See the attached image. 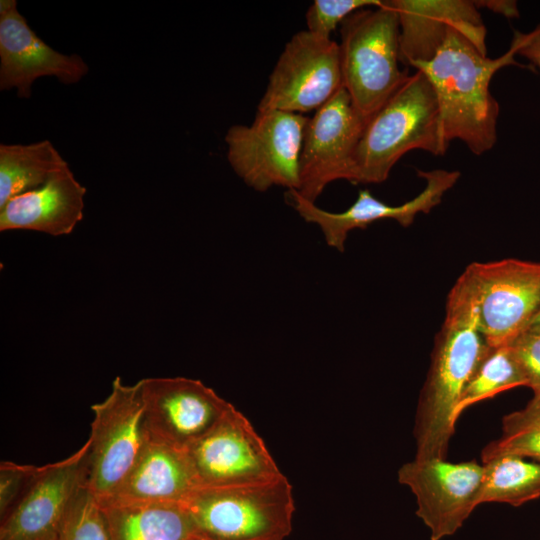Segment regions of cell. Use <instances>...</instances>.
Instances as JSON below:
<instances>
[{
  "instance_id": "26",
  "label": "cell",
  "mask_w": 540,
  "mask_h": 540,
  "mask_svg": "<svg viewBox=\"0 0 540 540\" xmlns=\"http://www.w3.org/2000/svg\"><path fill=\"white\" fill-rule=\"evenodd\" d=\"M383 1L378 0H315L306 12L307 31L331 39V33L353 12L377 7Z\"/></svg>"
},
{
  "instance_id": "22",
  "label": "cell",
  "mask_w": 540,
  "mask_h": 540,
  "mask_svg": "<svg viewBox=\"0 0 540 540\" xmlns=\"http://www.w3.org/2000/svg\"><path fill=\"white\" fill-rule=\"evenodd\" d=\"M479 505L505 503L520 506L540 497V462L503 455L483 462Z\"/></svg>"
},
{
  "instance_id": "11",
  "label": "cell",
  "mask_w": 540,
  "mask_h": 540,
  "mask_svg": "<svg viewBox=\"0 0 540 540\" xmlns=\"http://www.w3.org/2000/svg\"><path fill=\"white\" fill-rule=\"evenodd\" d=\"M484 474L476 461L449 462L445 458H414L397 472L398 482L416 499V515L429 530L430 540L455 534L479 506Z\"/></svg>"
},
{
  "instance_id": "20",
  "label": "cell",
  "mask_w": 540,
  "mask_h": 540,
  "mask_svg": "<svg viewBox=\"0 0 540 540\" xmlns=\"http://www.w3.org/2000/svg\"><path fill=\"white\" fill-rule=\"evenodd\" d=\"M109 540H203L181 503L99 501Z\"/></svg>"
},
{
  "instance_id": "21",
  "label": "cell",
  "mask_w": 540,
  "mask_h": 540,
  "mask_svg": "<svg viewBox=\"0 0 540 540\" xmlns=\"http://www.w3.org/2000/svg\"><path fill=\"white\" fill-rule=\"evenodd\" d=\"M49 140L0 145V208L11 198L36 189L68 167Z\"/></svg>"
},
{
  "instance_id": "25",
  "label": "cell",
  "mask_w": 540,
  "mask_h": 540,
  "mask_svg": "<svg viewBox=\"0 0 540 540\" xmlns=\"http://www.w3.org/2000/svg\"><path fill=\"white\" fill-rule=\"evenodd\" d=\"M57 540H109L99 501L86 485L74 500Z\"/></svg>"
},
{
  "instance_id": "19",
  "label": "cell",
  "mask_w": 540,
  "mask_h": 540,
  "mask_svg": "<svg viewBox=\"0 0 540 540\" xmlns=\"http://www.w3.org/2000/svg\"><path fill=\"white\" fill-rule=\"evenodd\" d=\"M197 487L186 450L146 431L132 471L117 494L109 499L183 503Z\"/></svg>"
},
{
  "instance_id": "32",
  "label": "cell",
  "mask_w": 540,
  "mask_h": 540,
  "mask_svg": "<svg viewBox=\"0 0 540 540\" xmlns=\"http://www.w3.org/2000/svg\"><path fill=\"white\" fill-rule=\"evenodd\" d=\"M203 540H211V539H203Z\"/></svg>"
},
{
  "instance_id": "9",
  "label": "cell",
  "mask_w": 540,
  "mask_h": 540,
  "mask_svg": "<svg viewBox=\"0 0 540 540\" xmlns=\"http://www.w3.org/2000/svg\"><path fill=\"white\" fill-rule=\"evenodd\" d=\"M481 332L490 348L510 345L540 309V262L508 258L473 262Z\"/></svg>"
},
{
  "instance_id": "4",
  "label": "cell",
  "mask_w": 540,
  "mask_h": 540,
  "mask_svg": "<svg viewBox=\"0 0 540 540\" xmlns=\"http://www.w3.org/2000/svg\"><path fill=\"white\" fill-rule=\"evenodd\" d=\"M181 504L211 540H284L293 527V490L283 474L263 482L199 486Z\"/></svg>"
},
{
  "instance_id": "18",
  "label": "cell",
  "mask_w": 540,
  "mask_h": 540,
  "mask_svg": "<svg viewBox=\"0 0 540 540\" xmlns=\"http://www.w3.org/2000/svg\"><path fill=\"white\" fill-rule=\"evenodd\" d=\"M85 194L86 188L68 166L42 186L11 198L0 208V231L69 235L83 219Z\"/></svg>"
},
{
  "instance_id": "13",
  "label": "cell",
  "mask_w": 540,
  "mask_h": 540,
  "mask_svg": "<svg viewBox=\"0 0 540 540\" xmlns=\"http://www.w3.org/2000/svg\"><path fill=\"white\" fill-rule=\"evenodd\" d=\"M89 442L55 463L40 466L16 504L2 517L0 540H57L65 518L86 485Z\"/></svg>"
},
{
  "instance_id": "15",
  "label": "cell",
  "mask_w": 540,
  "mask_h": 540,
  "mask_svg": "<svg viewBox=\"0 0 540 540\" xmlns=\"http://www.w3.org/2000/svg\"><path fill=\"white\" fill-rule=\"evenodd\" d=\"M418 175L426 181L424 189L400 205L380 201L364 189L359 191L348 209L332 213L305 200L295 190L288 191L287 195L293 208L306 222L319 226L327 245L343 252L348 234L355 229H365L384 219H393L402 227H409L418 214H427L441 203L444 194L458 181L460 172L435 169L418 171Z\"/></svg>"
},
{
  "instance_id": "28",
  "label": "cell",
  "mask_w": 540,
  "mask_h": 540,
  "mask_svg": "<svg viewBox=\"0 0 540 540\" xmlns=\"http://www.w3.org/2000/svg\"><path fill=\"white\" fill-rule=\"evenodd\" d=\"M40 466L3 461L0 464V515L16 504L39 471Z\"/></svg>"
},
{
  "instance_id": "2",
  "label": "cell",
  "mask_w": 540,
  "mask_h": 540,
  "mask_svg": "<svg viewBox=\"0 0 540 540\" xmlns=\"http://www.w3.org/2000/svg\"><path fill=\"white\" fill-rule=\"evenodd\" d=\"M518 43L498 58L483 55L461 32L452 29L428 62L415 64L431 82L437 96L444 141L460 140L475 155L491 150L497 141L499 104L489 86L503 67L516 65Z\"/></svg>"
},
{
  "instance_id": "24",
  "label": "cell",
  "mask_w": 540,
  "mask_h": 540,
  "mask_svg": "<svg viewBox=\"0 0 540 540\" xmlns=\"http://www.w3.org/2000/svg\"><path fill=\"white\" fill-rule=\"evenodd\" d=\"M503 455L540 462V394L502 418L501 435L483 448L482 463Z\"/></svg>"
},
{
  "instance_id": "17",
  "label": "cell",
  "mask_w": 540,
  "mask_h": 540,
  "mask_svg": "<svg viewBox=\"0 0 540 540\" xmlns=\"http://www.w3.org/2000/svg\"><path fill=\"white\" fill-rule=\"evenodd\" d=\"M399 19L400 62L405 66L430 61L449 32H461L487 56L486 27L474 1L390 0Z\"/></svg>"
},
{
  "instance_id": "23",
  "label": "cell",
  "mask_w": 540,
  "mask_h": 540,
  "mask_svg": "<svg viewBox=\"0 0 540 540\" xmlns=\"http://www.w3.org/2000/svg\"><path fill=\"white\" fill-rule=\"evenodd\" d=\"M519 386H526V380L510 346L491 348L463 391L457 419L471 405Z\"/></svg>"
},
{
  "instance_id": "8",
  "label": "cell",
  "mask_w": 540,
  "mask_h": 540,
  "mask_svg": "<svg viewBox=\"0 0 540 540\" xmlns=\"http://www.w3.org/2000/svg\"><path fill=\"white\" fill-rule=\"evenodd\" d=\"M341 88L339 44L303 30L285 44L257 110L317 111Z\"/></svg>"
},
{
  "instance_id": "1",
  "label": "cell",
  "mask_w": 540,
  "mask_h": 540,
  "mask_svg": "<svg viewBox=\"0 0 540 540\" xmlns=\"http://www.w3.org/2000/svg\"><path fill=\"white\" fill-rule=\"evenodd\" d=\"M491 348L481 332L478 294L465 269L447 296L414 424L415 458H445L463 391Z\"/></svg>"
},
{
  "instance_id": "27",
  "label": "cell",
  "mask_w": 540,
  "mask_h": 540,
  "mask_svg": "<svg viewBox=\"0 0 540 540\" xmlns=\"http://www.w3.org/2000/svg\"><path fill=\"white\" fill-rule=\"evenodd\" d=\"M525 377L526 386L540 394V326H531L510 345Z\"/></svg>"
},
{
  "instance_id": "10",
  "label": "cell",
  "mask_w": 540,
  "mask_h": 540,
  "mask_svg": "<svg viewBox=\"0 0 540 540\" xmlns=\"http://www.w3.org/2000/svg\"><path fill=\"white\" fill-rule=\"evenodd\" d=\"M365 124L344 87L308 118L296 191L302 198L315 203L331 182L353 183L356 150Z\"/></svg>"
},
{
  "instance_id": "29",
  "label": "cell",
  "mask_w": 540,
  "mask_h": 540,
  "mask_svg": "<svg viewBox=\"0 0 540 540\" xmlns=\"http://www.w3.org/2000/svg\"><path fill=\"white\" fill-rule=\"evenodd\" d=\"M518 43L517 55H520L540 71V24L528 33L515 31L513 36Z\"/></svg>"
},
{
  "instance_id": "6",
  "label": "cell",
  "mask_w": 540,
  "mask_h": 540,
  "mask_svg": "<svg viewBox=\"0 0 540 540\" xmlns=\"http://www.w3.org/2000/svg\"><path fill=\"white\" fill-rule=\"evenodd\" d=\"M86 488L98 501L117 494L142 450L146 429L138 382H112L110 394L91 406Z\"/></svg>"
},
{
  "instance_id": "14",
  "label": "cell",
  "mask_w": 540,
  "mask_h": 540,
  "mask_svg": "<svg viewBox=\"0 0 540 540\" xmlns=\"http://www.w3.org/2000/svg\"><path fill=\"white\" fill-rule=\"evenodd\" d=\"M138 385L146 431L181 449L206 434L232 406L197 379L150 377Z\"/></svg>"
},
{
  "instance_id": "7",
  "label": "cell",
  "mask_w": 540,
  "mask_h": 540,
  "mask_svg": "<svg viewBox=\"0 0 540 540\" xmlns=\"http://www.w3.org/2000/svg\"><path fill=\"white\" fill-rule=\"evenodd\" d=\"M307 120L303 114L257 110L250 125H233L225 135L230 166L256 191L263 192L274 186L297 191Z\"/></svg>"
},
{
  "instance_id": "3",
  "label": "cell",
  "mask_w": 540,
  "mask_h": 540,
  "mask_svg": "<svg viewBox=\"0 0 540 540\" xmlns=\"http://www.w3.org/2000/svg\"><path fill=\"white\" fill-rule=\"evenodd\" d=\"M448 148L436 92L416 70L367 120L356 150L353 183L384 182L411 150L442 156Z\"/></svg>"
},
{
  "instance_id": "31",
  "label": "cell",
  "mask_w": 540,
  "mask_h": 540,
  "mask_svg": "<svg viewBox=\"0 0 540 540\" xmlns=\"http://www.w3.org/2000/svg\"><path fill=\"white\" fill-rule=\"evenodd\" d=\"M531 326H540V309L538 310L537 314L533 318V320H532L529 327H531Z\"/></svg>"
},
{
  "instance_id": "5",
  "label": "cell",
  "mask_w": 540,
  "mask_h": 540,
  "mask_svg": "<svg viewBox=\"0 0 540 540\" xmlns=\"http://www.w3.org/2000/svg\"><path fill=\"white\" fill-rule=\"evenodd\" d=\"M342 84L367 120L409 76L401 70L399 19L388 1L349 15L340 26Z\"/></svg>"
},
{
  "instance_id": "12",
  "label": "cell",
  "mask_w": 540,
  "mask_h": 540,
  "mask_svg": "<svg viewBox=\"0 0 540 540\" xmlns=\"http://www.w3.org/2000/svg\"><path fill=\"white\" fill-rule=\"evenodd\" d=\"M185 450L199 486L256 483L282 475L262 438L233 405Z\"/></svg>"
},
{
  "instance_id": "16",
  "label": "cell",
  "mask_w": 540,
  "mask_h": 540,
  "mask_svg": "<svg viewBox=\"0 0 540 540\" xmlns=\"http://www.w3.org/2000/svg\"><path fill=\"white\" fill-rule=\"evenodd\" d=\"M88 65L78 55H65L50 47L30 28L15 0L0 1V89H17L20 98L31 96L33 82L54 76L63 84L79 82Z\"/></svg>"
},
{
  "instance_id": "30",
  "label": "cell",
  "mask_w": 540,
  "mask_h": 540,
  "mask_svg": "<svg viewBox=\"0 0 540 540\" xmlns=\"http://www.w3.org/2000/svg\"><path fill=\"white\" fill-rule=\"evenodd\" d=\"M474 3L478 9L485 8L509 19L520 16L518 3L514 0H480Z\"/></svg>"
}]
</instances>
